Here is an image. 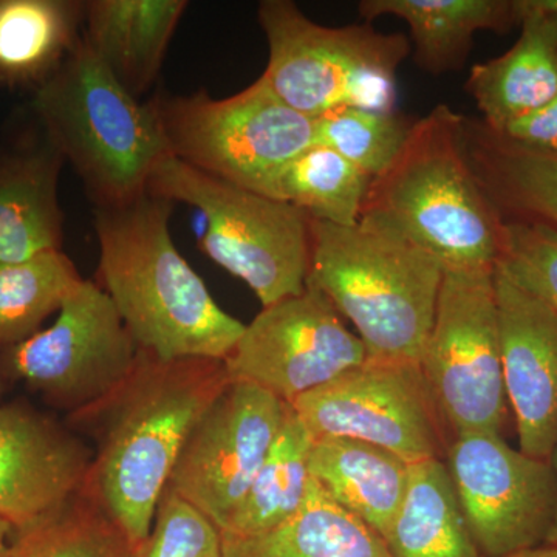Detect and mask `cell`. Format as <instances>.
<instances>
[{"label": "cell", "instance_id": "6da1fadb", "mask_svg": "<svg viewBox=\"0 0 557 557\" xmlns=\"http://www.w3.org/2000/svg\"><path fill=\"white\" fill-rule=\"evenodd\" d=\"M231 381L225 361H164L138 350L112 394L72 413L97 440L83 493L129 537L143 544L190 429Z\"/></svg>", "mask_w": 557, "mask_h": 557}, {"label": "cell", "instance_id": "7a4b0ae2", "mask_svg": "<svg viewBox=\"0 0 557 557\" xmlns=\"http://www.w3.org/2000/svg\"><path fill=\"white\" fill-rule=\"evenodd\" d=\"M174 203L152 194L116 207L94 208L100 244V287L138 350L164 361H225L245 324L220 309L170 233Z\"/></svg>", "mask_w": 557, "mask_h": 557}, {"label": "cell", "instance_id": "3957f363", "mask_svg": "<svg viewBox=\"0 0 557 557\" xmlns=\"http://www.w3.org/2000/svg\"><path fill=\"white\" fill-rule=\"evenodd\" d=\"M359 222L405 237L443 269H494L504 220L471 164L465 119L438 104L372 178Z\"/></svg>", "mask_w": 557, "mask_h": 557}, {"label": "cell", "instance_id": "277c9868", "mask_svg": "<svg viewBox=\"0 0 557 557\" xmlns=\"http://www.w3.org/2000/svg\"><path fill=\"white\" fill-rule=\"evenodd\" d=\"M306 287L319 289L357 329L368 357L420 364L437 307L443 265L412 242L358 222L309 219Z\"/></svg>", "mask_w": 557, "mask_h": 557}, {"label": "cell", "instance_id": "5b68a950", "mask_svg": "<svg viewBox=\"0 0 557 557\" xmlns=\"http://www.w3.org/2000/svg\"><path fill=\"white\" fill-rule=\"evenodd\" d=\"M30 109L83 180L94 208L138 199L171 157L153 101L127 94L84 38L33 94Z\"/></svg>", "mask_w": 557, "mask_h": 557}, {"label": "cell", "instance_id": "8992f818", "mask_svg": "<svg viewBox=\"0 0 557 557\" xmlns=\"http://www.w3.org/2000/svg\"><path fill=\"white\" fill-rule=\"evenodd\" d=\"M258 17L269 42L260 79L288 108L311 120L339 108L395 112L397 70L410 53L405 35L324 27L289 0H263Z\"/></svg>", "mask_w": 557, "mask_h": 557}, {"label": "cell", "instance_id": "52a82bcc", "mask_svg": "<svg viewBox=\"0 0 557 557\" xmlns=\"http://www.w3.org/2000/svg\"><path fill=\"white\" fill-rule=\"evenodd\" d=\"M148 193L199 209L200 248L242 278L262 307L306 292L309 219L298 208L212 177L168 157L149 180Z\"/></svg>", "mask_w": 557, "mask_h": 557}, {"label": "cell", "instance_id": "ba28073f", "mask_svg": "<svg viewBox=\"0 0 557 557\" xmlns=\"http://www.w3.org/2000/svg\"><path fill=\"white\" fill-rule=\"evenodd\" d=\"M152 101L172 157L263 196L314 145V120L288 108L260 78L223 100L200 90Z\"/></svg>", "mask_w": 557, "mask_h": 557}, {"label": "cell", "instance_id": "9c48e42d", "mask_svg": "<svg viewBox=\"0 0 557 557\" xmlns=\"http://www.w3.org/2000/svg\"><path fill=\"white\" fill-rule=\"evenodd\" d=\"M420 368L456 437L500 432L507 413L494 269H445Z\"/></svg>", "mask_w": 557, "mask_h": 557}, {"label": "cell", "instance_id": "30bf717a", "mask_svg": "<svg viewBox=\"0 0 557 557\" xmlns=\"http://www.w3.org/2000/svg\"><path fill=\"white\" fill-rule=\"evenodd\" d=\"M313 438L361 440L409 465L443 460L449 429L420 364L368 357L292 405Z\"/></svg>", "mask_w": 557, "mask_h": 557}, {"label": "cell", "instance_id": "8fae6325", "mask_svg": "<svg viewBox=\"0 0 557 557\" xmlns=\"http://www.w3.org/2000/svg\"><path fill=\"white\" fill-rule=\"evenodd\" d=\"M3 351V368L70 416L90 408L126 380L138 347L94 281L83 278L51 327Z\"/></svg>", "mask_w": 557, "mask_h": 557}, {"label": "cell", "instance_id": "7c38bea8", "mask_svg": "<svg viewBox=\"0 0 557 557\" xmlns=\"http://www.w3.org/2000/svg\"><path fill=\"white\" fill-rule=\"evenodd\" d=\"M445 463L483 556L545 544L557 500L552 461L512 448L500 432H463L450 440Z\"/></svg>", "mask_w": 557, "mask_h": 557}, {"label": "cell", "instance_id": "4fadbf2b", "mask_svg": "<svg viewBox=\"0 0 557 557\" xmlns=\"http://www.w3.org/2000/svg\"><path fill=\"white\" fill-rule=\"evenodd\" d=\"M289 405L231 380L180 450L168 490L225 531L281 432Z\"/></svg>", "mask_w": 557, "mask_h": 557}, {"label": "cell", "instance_id": "5bb4252c", "mask_svg": "<svg viewBox=\"0 0 557 557\" xmlns=\"http://www.w3.org/2000/svg\"><path fill=\"white\" fill-rule=\"evenodd\" d=\"M368 350L344 325L324 293L311 287L262 307L225 359L233 381H245L292 406L302 395L361 366Z\"/></svg>", "mask_w": 557, "mask_h": 557}, {"label": "cell", "instance_id": "9a60e30c", "mask_svg": "<svg viewBox=\"0 0 557 557\" xmlns=\"http://www.w3.org/2000/svg\"><path fill=\"white\" fill-rule=\"evenodd\" d=\"M94 454L30 406H0V519L27 530L78 496Z\"/></svg>", "mask_w": 557, "mask_h": 557}, {"label": "cell", "instance_id": "2e32d148", "mask_svg": "<svg viewBox=\"0 0 557 557\" xmlns=\"http://www.w3.org/2000/svg\"><path fill=\"white\" fill-rule=\"evenodd\" d=\"M505 392L520 450L549 460L557 448V311L494 269Z\"/></svg>", "mask_w": 557, "mask_h": 557}, {"label": "cell", "instance_id": "e0dca14e", "mask_svg": "<svg viewBox=\"0 0 557 557\" xmlns=\"http://www.w3.org/2000/svg\"><path fill=\"white\" fill-rule=\"evenodd\" d=\"M64 164L30 108L11 123L0 141V263L62 249L58 189Z\"/></svg>", "mask_w": 557, "mask_h": 557}, {"label": "cell", "instance_id": "ac0fdd59", "mask_svg": "<svg viewBox=\"0 0 557 557\" xmlns=\"http://www.w3.org/2000/svg\"><path fill=\"white\" fill-rule=\"evenodd\" d=\"M522 27L515 46L475 64L467 90L491 134L541 109L557 97V16L539 0H516Z\"/></svg>", "mask_w": 557, "mask_h": 557}, {"label": "cell", "instance_id": "d6986e66", "mask_svg": "<svg viewBox=\"0 0 557 557\" xmlns=\"http://www.w3.org/2000/svg\"><path fill=\"white\" fill-rule=\"evenodd\" d=\"M186 0H87L83 38L132 97L159 78Z\"/></svg>", "mask_w": 557, "mask_h": 557}, {"label": "cell", "instance_id": "ffe728a7", "mask_svg": "<svg viewBox=\"0 0 557 557\" xmlns=\"http://www.w3.org/2000/svg\"><path fill=\"white\" fill-rule=\"evenodd\" d=\"M310 475L341 508L386 539L409 485L410 465L361 440L314 438Z\"/></svg>", "mask_w": 557, "mask_h": 557}, {"label": "cell", "instance_id": "44dd1931", "mask_svg": "<svg viewBox=\"0 0 557 557\" xmlns=\"http://www.w3.org/2000/svg\"><path fill=\"white\" fill-rule=\"evenodd\" d=\"M366 22L399 17L409 25L418 67L432 75L463 69L475 33H505L518 25L516 0H362Z\"/></svg>", "mask_w": 557, "mask_h": 557}, {"label": "cell", "instance_id": "7402d4cb", "mask_svg": "<svg viewBox=\"0 0 557 557\" xmlns=\"http://www.w3.org/2000/svg\"><path fill=\"white\" fill-rule=\"evenodd\" d=\"M79 0H0V87L35 94L83 39Z\"/></svg>", "mask_w": 557, "mask_h": 557}, {"label": "cell", "instance_id": "603a6c76", "mask_svg": "<svg viewBox=\"0 0 557 557\" xmlns=\"http://www.w3.org/2000/svg\"><path fill=\"white\" fill-rule=\"evenodd\" d=\"M223 557H391L384 539L311 479L302 507L256 536L223 534Z\"/></svg>", "mask_w": 557, "mask_h": 557}, {"label": "cell", "instance_id": "cb8c5ba5", "mask_svg": "<svg viewBox=\"0 0 557 557\" xmlns=\"http://www.w3.org/2000/svg\"><path fill=\"white\" fill-rule=\"evenodd\" d=\"M384 542L391 557H485L438 458L410 465L408 490Z\"/></svg>", "mask_w": 557, "mask_h": 557}, {"label": "cell", "instance_id": "d4e9b609", "mask_svg": "<svg viewBox=\"0 0 557 557\" xmlns=\"http://www.w3.org/2000/svg\"><path fill=\"white\" fill-rule=\"evenodd\" d=\"M313 442V435L289 406L269 456L223 534L256 536L282 525L299 511L309 493Z\"/></svg>", "mask_w": 557, "mask_h": 557}, {"label": "cell", "instance_id": "484cf974", "mask_svg": "<svg viewBox=\"0 0 557 557\" xmlns=\"http://www.w3.org/2000/svg\"><path fill=\"white\" fill-rule=\"evenodd\" d=\"M372 177L322 145H311L278 174L269 197L287 201L307 219L354 226L361 218L362 207Z\"/></svg>", "mask_w": 557, "mask_h": 557}, {"label": "cell", "instance_id": "4316f807", "mask_svg": "<svg viewBox=\"0 0 557 557\" xmlns=\"http://www.w3.org/2000/svg\"><path fill=\"white\" fill-rule=\"evenodd\" d=\"M81 281L75 263L62 249L0 263V350L39 333L42 322L61 310Z\"/></svg>", "mask_w": 557, "mask_h": 557}, {"label": "cell", "instance_id": "83f0119b", "mask_svg": "<svg viewBox=\"0 0 557 557\" xmlns=\"http://www.w3.org/2000/svg\"><path fill=\"white\" fill-rule=\"evenodd\" d=\"M11 557H135V547L108 512L81 491L49 519L16 531Z\"/></svg>", "mask_w": 557, "mask_h": 557}, {"label": "cell", "instance_id": "f1b7e54d", "mask_svg": "<svg viewBox=\"0 0 557 557\" xmlns=\"http://www.w3.org/2000/svg\"><path fill=\"white\" fill-rule=\"evenodd\" d=\"M485 189L511 207L557 226V157L530 152L491 134L480 141L478 157Z\"/></svg>", "mask_w": 557, "mask_h": 557}, {"label": "cell", "instance_id": "f546056e", "mask_svg": "<svg viewBox=\"0 0 557 557\" xmlns=\"http://www.w3.org/2000/svg\"><path fill=\"white\" fill-rule=\"evenodd\" d=\"M412 124V120L395 112L339 108L314 120V143L335 150L375 178L397 159Z\"/></svg>", "mask_w": 557, "mask_h": 557}, {"label": "cell", "instance_id": "4dcf8cb0", "mask_svg": "<svg viewBox=\"0 0 557 557\" xmlns=\"http://www.w3.org/2000/svg\"><path fill=\"white\" fill-rule=\"evenodd\" d=\"M494 269L557 311V226L536 219L504 222Z\"/></svg>", "mask_w": 557, "mask_h": 557}, {"label": "cell", "instance_id": "1f68e13d", "mask_svg": "<svg viewBox=\"0 0 557 557\" xmlns=\"http://www.w3.org/2000/svg\"><path fill=\"white\" fill-rule=\"evenodd\" d=\"M135 557H223L222 531L166 487L150 533L135 549Z\"/></svg>", "mask_w": 557, "mask_h": 557}, {"label": "cell", "instance_id": "d6a6232c", "mask_svg": "<svg viewBox=\"0 0 557 557\" xmlns=\"http://www.w3.org/2000/svg\"><path fill=\"white\" fill-rule=\"evenodd\" d=\"M496 137L530 152L557 157V97L509 123Z\"/></svg>", "mask_w": 557, "mask_h": 557}, {"label": "cell", "instance_id": "836d02e7", "mask_svg": "<svg viewBox=\"0 0 557 557\" xmlns=\"http://www.w3.org/2000/svg\"><path fill=\"white\" fill-rule=\"evenodd\" d=\"M14 528L7 520L0 519V557H11V542Z\"/></svg>", "mask_w": 557, "mask_h": 557}, {"label": "cell", "instance_id": "e575fe53", "mask_svg": "<svg viewBox=\"0 0 557 557\" xmlns=\"http://www.w3.org/2000/svg\"><path fill=\"white\" fill-rule=\"evenodd\" d=\"M507 557H557V545H539V547L522 549Z\"/></svg>", "mask_w": 557, "mask_h": 557}, {"label": "cell", "instance_id": "d590c367", "mask_svg": "<svg viewBox=\"0 0 557 557\" xmlns=\"http://www.w3.org/2000/svg\"><path fill=\"white\" fill-rule=\"evenodd\" d=\"M549 461H552L553 468H555L556 479H557V448L555 449V453H553L552 458H549ZM545 544L557 545V500H556L555 515H553L552 527H549L548 536H547V539H545Z\"/></svg>", "mask_w": 557, "mask_h": 557}, {"label": "cell", "instance_id": "8d00e7d4", "mask_svg": "<svg viewBox=\"0 0 557 557\" xmlns=\"http://www.w3.org/2000/svg\"><path fill=\"white\" fill-rule=\"evenodd\" d=\"M539 2H541L544 9L552 11V13H555L557 16V0H539Z\"/></svg>", "mask_w": 557, "mask_h": 557}, {"label": "cell", "instance_id": "74e56055", "mask_svg": "<svg viewBox=\"0 0 557 557\" xmlns=\"http://www.w3.org/2000/svg\"><path fill=\"white\" fill-rule=\"evenodd\" d=\"M0 391H2V383H0Z\"/></svg>", "mask_w": 557, "mask_h": 557}]
</instances>
